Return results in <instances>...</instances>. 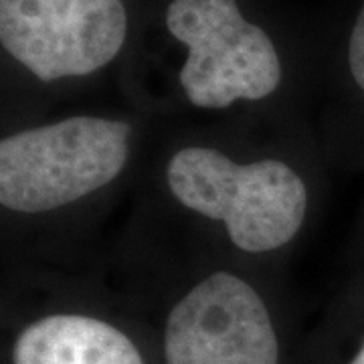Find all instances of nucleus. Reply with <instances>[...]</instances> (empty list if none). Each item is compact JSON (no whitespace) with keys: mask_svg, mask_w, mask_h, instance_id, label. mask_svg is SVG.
<instances>
[{"mask_svg":"<svg viewBox=\"0 0 364 364\" xmlns=\"http://www.w3.org/2000/svg\"><path fill=\"white\" fill-rule=\"evenodd\" d=\"M126 122L73 116L14 132L0 142V203L14 213H49L107 186L130 154Z\"/></svg>","mask_w":364,"mask_h":364,"instance_id":"obj_2","label":"nucleus"},{"mask_svg":"<svg viewBox=\"0 0 364 364\" xmlns=\"http://www.w3.org/2000/svg\"><path fill=\"white\" fill-rule=\"evenodd\" d=\"M122 0H0V41L41 81L83 77L122 51Z\"/></svg>","mask_w":364,"mask_h":364,"instance_id":"obj_4","label":"nucleus"},{"mask_svg":"<svg viewBox=\"0 0 364 364\" xmlns=\"http://www.w3.org/2000/svg\"><path fill=\"white\" fill-rule=\"evenodd\" d=\"M13 364H144L138 348L116 326L79 314H53L26 326Z\"/></svg>","mask_w":364,"mask_h":364,"instance_id":"obj_6","label":"nucleus"},{"mask_svg":"<svg viewBox=\"0 0 364 364\" xmlns=\"http://www.w3.org/2000/svg\"><path fill=\"white\" fill-rule=\"evenodd\" d=\"M164 356L166 364H279V342L257 289L215 272L168 314Z\"/></svg>","mask_w":364,"mask_h":364,"instance_id":"obj_5","label":"nucleus"},{"mask_svg":"<svg viewBox=\"0 0 364 364\" xmlns=\"http://www.w3.org/2000/svg\"><path fill=\"white\" fill-rule=\"evenodd\" d=\"M350 364H364V344L360 346V350L356 352V356L352 358Z\"/></svg>","mask_w":364,"mask_h":364,"instance_id":"obj_8","label":"nucleus"},{"mask_svg":"<svg viewBox=\"0 0 364 364\" xmlns=\"http://www.w3.org/2000/svg\"><path fill=\"white\" fill-rule=\"evenodd\" d=\"M166 182L182 207L221 221L245 253L287 245L308 210L301 176L273 158L239 164L215 148L188 146L170 158Z\"/></svg>","mask_w":364,"mask_h":364,"instance_id":"obj_1","label":"nucleus"},{"mask_svg":"<svg viewBox=\"0 0 364 364\" xmlns=\"http://www.w3.org/2000/svg\"><path fill=\"white\" fill-rule=\"evenodd\" d=\"M348 67L356 85L364 91V4L352 28L348 43Z\"/></svg>","mask_w":364,"mask_h":364,"instance_id":"obj_7","label":"nucleus"},{"mask_svg":"<svg viewBox=\"0 0 364 364\" xmlns=\"http://www.w3.org/2000/svg\"><path fill=\"white\" fill-rule=\"evenodd\" d=\"M166 26L188 51L181 85L196 107L223 109L241 100L257 102L277 90V49L235 0H172Z\"/></svg>","mask_w":364,"mask_h":364,"instance_id":"obj_3","label":"nucleus"}]
</instances>
